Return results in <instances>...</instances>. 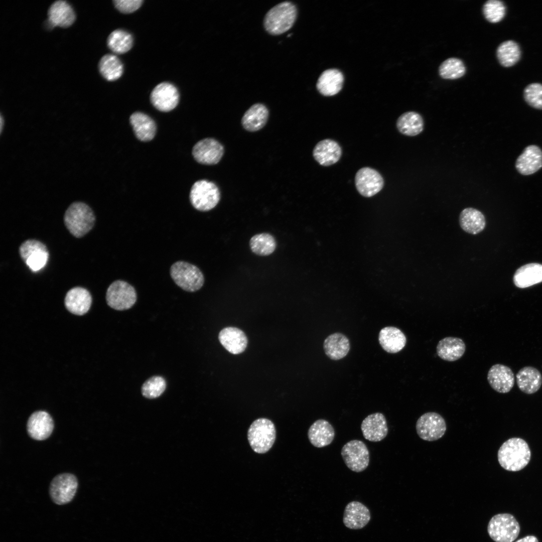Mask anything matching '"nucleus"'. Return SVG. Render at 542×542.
Returning a JSON list of instances; mask_svg holds the SVG:
<instances>
[{"instance_id": "14", "label": "nucleus", "mask_w": 542, "mask_h": 542, "mask_svg": "<svg viewBox=\"0 0 542 542\" xmlns=\"http://www.w3.org/2000/svg\"><path fill=\"white\" fill-rule=\"evenodd\" d=\"M355 183L357 190L361 195L370 197L382 189L384 181L376 170L369 167H364L356 173Z\"/></svg>"}, {"instance_id": "17", "label": "nucleus", "mask_w": 542, "mask_h": 542, "mask_svg": "<svg viewBox=\"0 0 542 542\" xmlns=\"http://www.w3.org/2000/svg\"><path fill=\"white\" fill-rule=\"evenodd\" d=\"M361 430L365 439L374 442L384 439L388 431L385 417L380 413L366 417L362 422Z\"/></svg>"}, {"instance_id": "21", "label": "nucleus", "mask_w": 542, "mask_h": 542, "mask_svg": "<svg viewBox=\"0 0 542 542\" xmlns=\"http://www.w3.org/2000/svg\"><path fill=\"white\" fill-rule=\"evenodd\" d=\"M342 150L335 141L325 139L316 144L313 151L315 160L321 165L329 166L337 163L340 159Z\"/></svg>"}, {"instance_id": "6", "label": "nucleus", "mask_w": 542, "mask_h": 542, "mask_svg": "<svg viewBox=\"0 0 542 542\" xmlns=\"http://www.w3.org/2000/svg\"><path fill=\"white\" fill-rule=\"evenodd\" d=\"M221 193L218 187L212 181L200 180L192 185L190 201L197 210L206 212L215 208L220 201Z\"/></svg>"}, {"instance_id": "3", "label": "nucleus", "mask_w": 542, "mask_h": 542, "mask_svg": "<svg viewBox=\"0 0 542 542\" xmlns=\"http://www.w3.org/2000/svg\"><path fill=\"white\" fill-rule=\"evenodd\" d=\"M297 16V9L295 4L289 1L280 3L272 8L265 15L264 28L271 35L282 34L292 27Z\"/></svg>"}, {"instance_id": "43", "label": "nucleus", "mask_w": 542, "mask_h": 542, "mask_svg": "<svg viewBox=\"0 0 542 542\" xmlns=\"http://www.w3.org/2000/svg\"><path fill=\"white\" fill-rule=\"evenodd\" d=\"M49 257L47 248L36 250L31 253L25 263L33 272L43 268L46 264Z\"/></svg>"}, {"instance_id": "33", "label": "nucleus", "mask_w": 542, "mask_h": 542, "mask_svg": "<svg viewBox=\"0 0 542 542\" xmlns=\"http://www.w3.org/2000/svg\"><path fill=\"white\" fill-rule=\"evenodd\" d=\"M513 281L515 286L525 288L542 282V264L532 263L518 268L515 273Z\"/></svg>"}, {"instance_id": "5", "label": "nucleus", "mask_w": 542, "mask_h": 542, "mask_svg": "<svg viewBox=\"0 0 542 542\" xmlns=\"http://www.w3.org/2000/svg\"><path fill=\"white\" fill-rule=\"evenodd\" d=\"M170 273L175 284L187 292L198 291L204 283V277L201 270L188 262H175L171 266Z\"/></svg>"}, {"instance_id": "20", "label": "nucleus", "mask_w": 542, "mask_h": 542, "mask_svg": "<svg viewBox=\"0 0 542 542\" xmlns=\"http://www.w3.org/2000/svg\"><path fill=\"white\" fill-rule=\"evenodd\" d=\"M92 302L89 292L86 289L76 287L67 293L64 300L66 309L71 313L83 315L88 312Z\"/></svg>"}, {"instance_id": "44", "label": "nucleus", "mask_w": 542, "mask_h": 542, "mask_svg": "<svg viewBox=\"0 0 542 542\" xmlns=\"http://www.w3.org/2000/svg\"><path fill=\"white\" fill-rule=\"evenodd\" d=\"M47 248L46 246L39 240L30 239L24 241L20 246L19 253L25 262L29 255L36 250Z\"/></svg>"}, {"instance_id": "46", "label": "nucleus", "mask_w": 542, "mask_h": 542, "mask_svg": "<svg viewBox=\"0 0 542 542\" xmlns=\"http://www.w3.org/2000/svg\"><path fill=\"white\" fill-rule=\"evenodd\" d=\"M515 542H538V540L534 535H527L517 540Z\"/></svg>"}, {"instance_id": "13", "label": "nucleus", "mask_w": 542, "mask_h": 542, "mask_svg": "<svg viewBox=\"0 0 542 542\" xmlns=\"http://www.w3.org/2000/svg\"><path fill=\"white\" fill-rule=\"evenodd\" d=\"M150 99L153 106L163 112L174 109L179 101L177 88L172 83L163 82L158 84L151 93Z\"/></svg>"}, {"instance_id": "10", "label": "nucleus", "mask_w": 542, "mask_h": 542, "mask_svg": "<svg viewBox=\"0 0 542 542\" xmlns=\"http://www.w3.org/2000/svg\"><path fill=\"white\" fill-rule=\"evenodd\" d=\"M341 456L347 467L355 472L365 470L369 463V452L365 444L358 440L346 443L341 449Z\"/></svg>"}, {"instance_id": "27", "label": "nucleus", "mask_w": 542, "mask_h": 542, "mask_svg": "<svg viewBox=\"0 0 542 542\" xmlns=\"http://www.w3.org/2000/svg\"><path fill=\"white\" fill-rule=\"evenodd\" d=\"M378 340L381 347L390 353L401 351L406 342L404 333L398 328L392 326L385 327L380 331Z\"/></svg>"}, {"instance_id": "26", "label": "nucleus", "mask_w": 542, "mask_h": 542, "mask_svg": "<svg viewBox=\"0 0 542 542\" xmlns=\"http://www.w3.org/2000/svg\"><path fill=\"white\" fill-rule=\"evenodd\" d=\"M219 340L223 346L233 354L243 352L247 344L244 332L235 327H227L222 330L219 334Z\"/></svg>"}, {"instance_id": "31", "label": "nucleus", "mask_w": 542, "mask_h": 542, "mask_svg": "<svg viewBox=\"0 0 542 542\" xmlns=\"http://www.w3.org/2000/svg\"><path fill=\"white\" fill-rule=\"evenodd\" d=\"M459 224L464 231L476 235L484 230L486 220L484 215L480 211L474 208L468 207L461 212Z\"/></svg>"}, {"instance_id": "41", "label": "nucleus", "mask_w": 542, "mask_h": 542, "mask_svg": "<svg viewBox=\"0 0 542 542\" xmlns=\"http://www.w3.org/2000/svg\"><path fill=\"white\" fill-rule=\"evenodd\" d=\"M166 387L165 379L160 376H154L144 383L142 386V393L146 398H155L164 392Z\"/></svg>"}, {"instance_id": "30", "label": "nucleus", "mask_w": 542, "mask_h": 542, "mask_svg": "<svg viewBox=\"0 0 542 542\" xmlns=\"http://www.w3.org/2000/svg\"><path fill=\"white\" fill-rule=\"evenodd\" d=\"M516 378L519 389L526 394L536 392L542 384V376L540 371L532 366H525L521 368L516 373Z\"/></svg>"}, {"instance_id": "1", "label": "nucleus", "mask_w": 542, "mask_h": 542, "mask_svg": "<svg viewBox=\"0 0 542 542\" xmlns=\"http://www.w3.org/2000/svg\"><path fill=\"white\" fill-rule=\"evenodd\" d=\"M531 456L527 443L522 439L512 438L503 443L497 457L500 466L509 471H518L528 464Z\"/></svg>"}, {"instance_id": "9", "label": "nucleus", "mask_w": 542, "mask_h": 542, "mask_svg": "<svg viewBox=\"0 0 542 542\" xmlns=\"http://www.w3.org/2000/svg\"><path fill=\"white\" fill-rule=\"evenodd\" d=\"M78 484L76 477L71 473L57 475L50 484L49 494L52 500L57 505L69 503L75 495Z\"/></svg>"}, {"instance_id": "2", "label": "nucleus", "mask_w": 542, "mask_h": 542, "mask_svg": "<svg viewBox=\"0 0 542 542\" xmlns=\"http://www.w3.org/2000/svg\"><path fill=\"white\" fill-rule=\"evenodd\" d=\"M95 216L92 209L82 202L70 205L64 215V222L74 236L82 237L90 231L95 224Z\"/></svg>"}, {"instance_id": "15", "label": "nucleus", "mask_w": 542, "mask_h": 542, "mask_svg": "<svg viewBox=\"0 0 542 542\" xmlns=\"http://www.w3.org/2000/svg\"><path fill=\"white\" fill-rule=\"evenodd\" d=\"M54 429L52 418L46 411H38L29 417L27 430L29 436L35 440H44L52 434Z\"/></svg>"}, {"instance_id": "24", "label": "nucleus", "mask_w": 542, "mask_h": 542, "mask_svg": "<svg viewBox=\"0 0 542 542\" xmlns=\"http://www.w3.org/2000/svg\"><path fill=\"white\" fill-rule=\"evenodd\" d=\"M308 436L309 441L314 447L322 448L332 442L335 437V431L329 422L324 419H319L309 428Z\"/></svg>"}, {"instance_id": "16", "label": "nucleus", "mask_w": 542, "mask_h": 542, "mask_svg": "<svg viewBox=\"0 0 542 542\" xmlns=\"http://www.w3.org/2000/svg\"><path fill=\"white\" fill-rule=\"evenodd\" d=\"M515 166L518 172L524 176L533 174L542 168V150L535 145L524 148L517 158Z\"/></svg>"}, {"instance_id": "19", "label": "nucleus", "mask_w": 542, "mask_h": 542, "mask_svg": "<svg viewBox=\"0 0 542 542\" xmlns=\"http://www.w3.org/2000/svg\"><path fill=\"white\" fill-rule=\"evenodd\" d=\"M369 509L357 501L348 503L346 506L343 521L346 527L351 529H360L365 527L370 520Z\"/></svg>"}, {"instance_id": "22", "label": "nucleus", "mask_w": 542, "mask_h": 542, "mask_svg": "<svg viewBox=\"0 0 542 542\" xmlns=\"http://www.w3.org/2000/svg\"><path fill=\"white\" fill-rule=\"evenodd\" d=\"M269 111L262 103L251 105L244 113L241 123L242 127L249 132H255L262 128L267 122Z\"/></svg>"}, {"instance_id": "25", "label": "nucleus", "mask_w": 542, "mask_h": 542, "mask_svg": "<svg viewBox=\"0 0 542 542\" xmlns=\"http://www.w3.org/2000/svg\"><path fill=\"white\" fill-rule=\"evenodd\" d=\"M48 22L53 27H67L75 20V15L71 6L64 1L53 3L48 10Z\"/></svg>"}, {"instance_id": "38", "label": "nucleus", "mask_w": 542, "mask_h": 542, "mask_svg": "<svg viewBox=\"0 0 542 542\" xmlns=\"http://www.w3.org/2000/svg\"><path fill=\"white\" fill-rule=\"evenodd\" d=\"M107 43L112 51L116 54H123L128 51L132 47L133 38L127 31L117 29L109 34Z\"/></svg>"}, {"instance_id": "42", "label": "nucleus", "mask_w": 542, "mask_h": 542, "mask_svg": "<svg viewBox=\"0 0 542 542\" xmlns=\"http://www.w3.org/2000/svg\"><path fill=\"white\" fill-rule=\"evenodd\" d=\"M523 98L531 107L542 110V84L532 83L523 90Z\"/></svg>"}, {"instance_id": "39", "label": "nucleus", "mask_w": 542, "mask_h": 542, "mask_svg": "<svg viewBox=\"0 0 542 542\" xmlns=\"http://www.w3.org/2000/svg\"><path fill=\"white\" fill-rule=\"evenodd\" d=\"M466 72L463 62L455 57L444 61L439 67V74L443 79H456L462 77Z\"/></svg>"}, {"instance_id": "35", "label": "nucleus", "mask_w": 542, "mask_h": 542, "mask_svg": "<svg viewBox=\"0 0 542 542\" xmlns=\"http://www.w3.org/2000/svg\"><path fill=\"white\" fill-rule=\"evenodd\" d=\"M496 55L499 64L504 67L508 68L515 65L520 60L521 51L517 42L509 40L499 45Z\"/></svg>"}, {"instance_id": "8", "label": "nucleus", "mask_w": 542, "mask_h": 542, "mask_svg": "<svg viewBox=\"0 0 542 542\" xmlns=\"http://www.w3.org/2000/svg\"><path fill=\"white\" fill-rule=\"evenodd\" d=\"M137 299L134 288L122 280H116L112 283L106 293L107 305L116 310L123 311L131 308Z\"/></svg>"}, {"instance_id": "18", "label": "nucleus", "mask_w": 542, "mask_h": 542, "mask_svg": "<svg viewBox=\"0 0 542 542\" xmlns=\"http://www.w3.org/2000/svg\"><path fill=\"white\" fill-rule=\"evenodd\" d=\"M487 380L496 391L505 393L509 392L514 384V374L511 368L501 364L491 366L487 374Z\"/></svg>"}, {"instance_id": "45", "label": "nucleus", "mask_w": 542, "mask_h": 542, "mask_svg": "<svg viewBox=\"0 0 542 542\" xmlns=\"http://www.w3.org/2000/svg\"><path fill=\"white\" fill-rule=\"evenodd\" d=\"M143 0H115L116 8L123 13H130L138 10L142 5Z\"/></svg>"}, {"instance_id": "47", "label": "nucleus", "mask_w": 542, "mask_h": 542, "mask_svg": "<svg viewBox=\"0 0 542 542\" xmlns=\"http://www.w3.org/2000/svg\"><path fill=\"white\" fill-rule=\"evenodd\" d=\"M0 117H1V118H0L1 131L0 132H1V133H2V131H3V127H4V124L5 121H4V118L3 117V115L2 114L1 115Z\"/></svg>"}, {"instance_id": "11", "label": "nucleus", "mask_w": 542, "mask_h": 542, "mask_svg": "<svg viewBox=\"0 0 542 542\" xmlns=\"http://www.w3.org/2000/svg\"><path fill=\"white\" fill-rule=\"evenodd\" d=\"M416 431L419 437L427 441H435L441 438L447 429L444 418L435 412L422 415L416 423Z\"/></svg>"}, {"instance_id": "32", "label": "nucleus", "mask_w": 542, "mask_h": 542, "mask_svg": "<svg viewBox=\"0 0 542 542\" xmlns=\"http://www.w3.org/2000/svg\"><path fill=\"white\" fill-rule=\"evenodd\" d=\"M324 350L326 355L334 360L344 357L350 350L348 338L340 333H335L327 337L324 342Z\"/></svg>"}, {"instance_id": "40", "label": "nucleus", "mask_w": 542, "mask_h": 542, "mask_svg": "<svg viewBox=\"0 0 542 542\" xmlns=\"http://www.w3.org/2000/svg\"><path fill=\"white\" fill-rule=\"evenodd\" d=\"M482 12L486 20L491 23H497L503 20L506 15L505 4L499 0H488L483 5Z\"/></svg>"}, {"instance_id": "34", "label": "nucleus", "mask_w": 542, "mask_h": 542, "mask_svg": "<svg viewBox=\"0 0 542 542\" xmlns=\"http://www.w3.org/2000/svg\"><path fill=\"white\" fill-rule=\"evenodd\" d=\"M396 127L402 134L414 137L421 133L424 128V121L421 115L416 111H408L397 119Z\"/></svg>"}, {"instance_id": "37", "label": "nucleus", "mask_w": 542, "mask_h": 542, "mask_svg": "<svg viewBox=\"0 0 542 542\" xmlns=\"http://www.w3.org/2000/svg\"><path fill=\"white\" fill-rule=\"evenodd\" d=\"M249 246L254 254L259 256H267L275 250L277 242L270 234L262 233L255 234L250 238Z\"/></svg>"}, {"instance_id": "23", "label": "nucleus", "mask_w": 542, "mask_h": 542, "mask_svg": "<svg viewBox=\"0 0 542 542\" xmlns=\"http://www.w3.org/2000/svg\"><path fill=\"white\" fill-rule=\"evenodd\" d=\"M129 122L139 140L149 142L154 138L157 130L156 124L147 114L142 112H134L130 116Z\"/></svg>"}, {"instance_id": "29", "label": "nucleus", "mask_w": 542, "mask_h": 542, "mask_svg": "<svg viewBox=\"0 0 542 542\" xmlns=\"http://www.w3.org/2000/svg\"><path fill=\"white\" fill-rule=\"evenodd\" d=\"M466 346L460 338L445 337L438 342L436 351L438 356L447 361H455L460 359L465 352Z\"/></svg>"}, {"instance_id": "36", "label": "nucleus", "mask_w": 542, "mask_h": 542, "mask_svg": "<svg viewBox=\"0 0 542 542\" xmlns=\"http://www.w3.org/2000/svg\"><path fill=\"white\" fill-rule=\"evenodd\" d=\"M99 70L101 75L107 80L114 81L122 74L123 67L119 59L113 54H106L100 59Z\"/></svg>"}, {"instance_id": "28", "label": "nucleus", "mask_w": 542, "mask_h": 542, "mask_svg": "<svg viewBox=\"0 0 542 542\" xmlns=\"http://www.w3.org/2000/svg\"><path fill=\"white\" fill-rule=\"evenodd\" d=\"M343 81L344 76L340 71L329 69L321 74L316 86L321 94L330 96L337 94L341 90Z\"/></svg>"}, {"instance_id": "7", "label": "nucleus", "mask_w": 542, "mask_h": 542, "mask_svg": "<svg viewBox=\"0 0 542 542\" xmlns=\"http://www.w3.org/2000/svg\"><path fill=\"white\" fill-rule=\"evenodd\" d=\"M520 525L517 520L509 513H499L489 520L487 531L495 542H512L518 536Z\"/></svg>"}, {"instance_id": "4", "label": "nucleus", "mask_w": 542, "mask_h": 542, "mask_svg": "<svg viewBox=\"0 0 542 542\" xmlns=\"http://www.w3.org/2000/svg\"><path fill=\"white\" fill-rule=\"evenodd\" d=\"M276 438V428L269 419H258L251 424L247 433L249 444L258 454H263L272 447Z\"/></svg>"}, {"instance_id": "12", "label": "nucleus", "mask_w": 542, "mask_h": 542, "mask_svg": "<svg viewBox=\"0 0 542 542\" xmlns=\"http://www.w3.org/2000/svg\"><path fill=\"white\" fill-rule=\"evenodd\" d=\"M192 154L198 163L214 165L221 160L224 154V148L217 140L207 138L200 140L194 146Z\"/></svg>"}]
</instances>
